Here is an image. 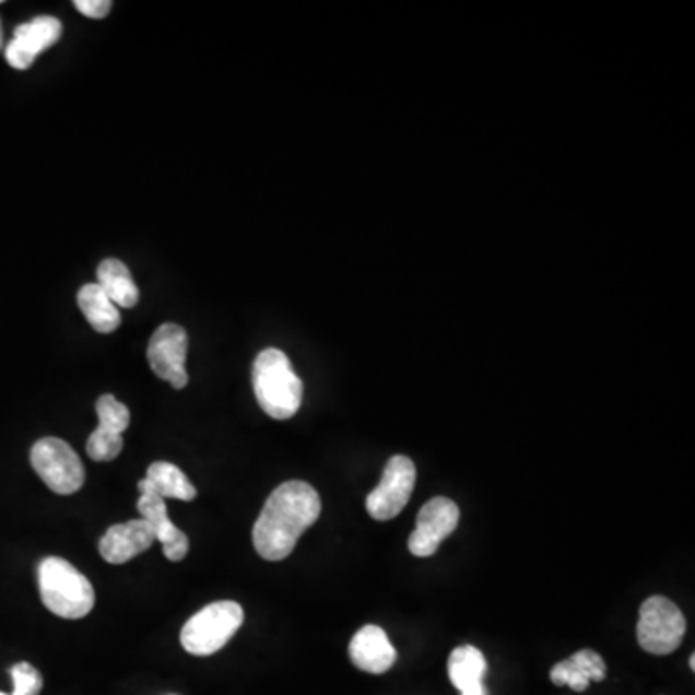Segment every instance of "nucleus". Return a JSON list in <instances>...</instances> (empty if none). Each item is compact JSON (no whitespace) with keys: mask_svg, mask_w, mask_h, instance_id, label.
Returning <instances> with one entry per match:
<instances>
[{"mask_svg":"<svg viewBox=\"0 0 695 695\" xmlns=\"http://www.w3.org/2000/svg\"><path fill=\"white\" fill-rule=\"evenodd\" d=\"M321 516V497L306 481H286L267 498L254 526L259 556L276 563L292 555L299 538Z\"/></svg>","mask_w":695,"mask_h":695,"instance_id":"nucleus-1","label":"nucleus"},{"mask_svg":"<svg viewBox=\"0 0 695 695\" xmlns=\"http://www.w3.org/2000/svg\"><path fill=\"white\" fill-rule=\"evenodd\" d=\"M254 390L261 410L273 420H290L302 405L304 385L292 369L288 356L267 348L254 364Z\"/></svg>","mask_w":695,"mask_h":695,"instance_id":"nucleus-2","label":"nucleus"},{"mask_svg":"<svg viewBox=\"0 0 695 695\" xmlns=\"http://www.w3.org/2000/svg\"><path fill=\"white\" fill-rule=\"evenodd\" d=\"M42 601L50 613L60 619H83L92 613L95 591L90 579L75 570L64 558L49 556L39 564Z\"/></svg>","mask_w":695,"mask_h":695,"instance_id":"nucleus-3","label":"nucleus"},{"mask_svg":"<svg viewBox=\"0 0 695 695\" xmlns=\"http://www.w3.org/2000/svg\"><path fill=\"white\" fill-rule=\"evenodd\" d=\"M244 624V609L236 601H216L184 624L180 641L188 653L209 657L221 651Z\"/></svg>","mask_w":695,"mask_h":695,"instance_id":"nucleus-4","label":"nucleus"},{"mask_svg":"<svg viewBox=\"0 0 695 695\" xmlns=\"http://www.w3.org/2000/svg\"><path fill=\"white\" fill-rule=\"evenodd\" d=\"M686 636V619L667 597L653 596L639 609L637 641L651 655H671Z\"/></svg>","mask_w":695,"mask_h":695,"instance_id":"nucleus-5","label":"nucleus"},{"mask_svg":"<svg viewBox=\"0 0 695 695\" xmlns=\"http://www.w3.org/2000/svg\"><path fill=\"white\" fill-rule=\"evenodd\" d=\"M32 466L43 483L57 495H72L85 481V468L64 440L45 437L32 448Z\"/></svg>","mask_w":695,"mask_h":695,"instance_id":"nucleus-6","label":"nucleus"},{"mask_svg":"<svg viewBox=\"0 0 695 695\" xmlns=\"http://www.w3.org/2000/svg\"><path fill=\"white\" fill-rule=\"evenodd\" d=\"M415 463L405 456H392L382 480L365 500V508L373 520L387 521L404 510L415 487Z\"/></svg>","mask_w":695,"mask_h":695,"instance_id":"nucleus-7","label":"nucleus"},{"mask_svg":"<svg viewBox=\"0 0 695 695\" xmlns=\"http://www.w3.org/2000/svg\"><path fill=\"white\" fill-rule=\"evenodd\" d=\"M188 356V334L180 325L165 323L153 332L148 348L151 369L158 379L168 381L173 389L182 390L188 385L186 373Z\"/></svg>","mask_w":695,"mask_h":695,"instance_id":"nucleus-8","label":"nucleus"},{"mask_svg":"<svg viewBox=\"0 0 695 695\" xmlns=\"http://www.w3.org/2000/svg\"><path fill=\"white\" fill-rule=\"evenodd\" d=\"M460 508L447 497L431 498L417 514L415 530L408 539V549L414 556H433L440 543L458 528Z\"/></svg>","mask_w":695,"mask_h":695,"instance_id":"nucleus-9","label":"nucleus"},{"mask_svg":"<svg viewBox=\"0 0 695 695\" xmlns=\"http://www.w3.org/2000/svg\"><path fill=\"white\" fill-rule=\"evenodd\" d=\"M62 35L60 20L52 16H39L17 25L12 42L7 47V60L16 70H27L43 50L57 45Z\"/></svg>","mask_w":695,"mask_h":695,"instance_id":"nucleus-10","label":"nucleus"},{"mask_svg":"<svg viewBox=\"0 0 695 695\" xmlns=\"http://www.w3.org/2000/svg\"><path fill=\"white\" fill-rule=\"evenodd\" d=\"M140 488L138 510H140L141 520L148 521L155 531V541L163 545L166 558L173 563H180L190 551V541L186 538V533L178 530L168 518L165 498L158 497L150 488Z\"/></svg>","mask_w":695,"mask_h":695,"instance_id":"nucleus-11","label":"nucleus"},{"mask_svg":"<svg viewBox=\"0 0 695 695\" xmlns=\"http://www.w3.org/2000/svg\"><path fill=\"white\" fill-rule=\"evenodd\" d=\"M155 543V531L145 520H130L108 528L99 543V553L107 563L125 564L145 553Z\"/></svg>","mask_w":695,"mask_h":695,"instance_id":"nucleus-12","label":"nucleus"},{"mask_svg":"<svg viewBox=\"0 0 695 695\" xmlns=\"http://www.w3.org/2000/svg\"><path fill=\"white\" fill-rule=\"evenodd\" d=\"M348 653L360 671L369 674H385L390 671L398 657L387 632L375 624L357 629L356 636L350 641Z\"/></svg>","mask_w":695,"mask_h":695,"instance_id":"nucleus-13","label":"nucleus"},{"mask_svg":"<svg viewBox=\"0 0 695 695\" xmlns=\"http://www.w3.org/2000/svg\"><path fill=\"white\" fill-rule=\"evenodd\" d=\"M487 659L478 647L460 646L448 657V679L460 695H488L483 679Z\"/></svg>","mask_w":695,"mask_h":695,"instance_id":"nucleus-14","label":"nucleus"},{"mask_svg":"<svg viewBox=\"0 0 695 695\" xmlns=\"http://www.w3.org/2000/svg\"><path fill=\"white\" fill-rule=\"evenodd\" d=\"M97 284L105 290V294L113 299L116 307L130 309L140 302L138 284L133 282L130 269L120 259L108 257L101 261V266L97 267Z\"/></svg>","mask_w":695,"mask_h":695,"instance_id":"nucleus-15","label":"nucleus"},{"mask_svg":"<svg viewBox=\"0 0 695 695\" xmlns=\"http://www.w3.org/2000/svg\"><path fill=\"white\" fill-rule=\"evenodd\" d=\"M138 487L153 491L161 498H178L190 503L198 495L186 473L170 462L151 463L148 475L138 483Z\"/></svg>","mask_w":695,"mask_h":695,"instance_id":"nucleus-16","label":"nucleus"},{"mask_svg":"<svg viewBox=\"0 0 695 695\" xmlns=\"http://www.w3.org/2000/svg\"><path fill=\"white\" fill-rule=\"evenodd\" d=\"M78 307L85 315L87 323L101 334L115 332L120 327V311L108 298L99 284H83L78 292Z\"/></svg>","mask_w":695,"mask_h":695,"instance_id":"nucleus-17","label":"nucleus"},{"mask_svg":"<svg viewBox=\"0 0 695 695\" xmlns=\"http://www.w3.org/2000/svg\"><path fill=\"white\" fill-rule=\"evenodd\" d=\"M97 415H99L101 429L110 431L116 435H122L130 425V410L128 405L118 402L113 394H103L97 400Z\"/></svg>","mask_w":695,"mask_h":695,"instance_id":"nucleus-18","label":"nucleus"},{"mask_svg":"<svg viewBox=\"0 0 695 695\" xmlns=\"http://www.w3.org/2000/svg\"><path fill=\"white\" fill-rule=\"evenodd\" d=\"M122 447H125L122 435H116V433L97 427L90 435L85 450H87L90 458L97 460V462H110L122 452Z\"/></svg>","mask_w":695,"mask_h":695,"instance_id":"nucleus-19","label":"nucleus"},{"mask_svg":"<svg viewBox=\"0 0 695 695\" xmlns=\"http://www.w3.org/2000/svg\"><path fill=\"white\" fill-rule=\"evenodd\" d=\"M10 676L14 682L12 695H39L43 690L42 672L30 662H17L10 669Z\"/></svg>","mask_w":695,"mask_h":695,"instance_id":"nucleus-20","label":"nucleus"},{"mask_svg":"<svg viewBox=\"0 0 695 695\" xmlns=\"http://www.w3.org/2000/svg\"><path fill=\"white\" fill-rule=\"evenodd\" d=\"M570 661L589 682H603L606 679V664L603 657L596 653L593 649H581L578 653L572 655Z\"/></svg>","mask_w":695,"mask_h":695,"instance_id":"nucleus-21","label":"nucleus"},{"mask_svg":"<svg viewBox=\"0 0 695 695\" xmlns=\"http://www.w3.org/2000/svg\"><path fill=\"white\" fill-rule=\"evenodd\" d=\"M551 680H553V684H556V686H568L572 687L574 692H586L589 684H591V682L574 667V662H572L570 659L556 662L555 667H553V671H551Z\"/></svg>","mask_w":695,"mask_h":695,"instance_id":"nucleus-22","label":"nucleus"},{"mask_svg":"<svg viewBox=\"0 0 695 695\" xmlns=\"http://www.w3.org/2000/svg\"><path fill=\"white\" fill-rule=\"evenodd\" d=\"M74 7L78 12H82L83 16L101 20V17L108 16V12L113 9V2L110 0H75Z\"/></svg>","mask_w":695,"mask_h":695,"instance_id":"nucleus-23","label":"nucleus"},{"mask_svg":"<svg viewBox=\"0 0 695 695\" xmlns=\"http://www.w3.org/2000/svg\"><path fill=\"white\" fill-rule=\"evenodd\" d=\"M690 669H692V671H695V655H692V657H690Z\"/></svg>","mask_w":695,"mask_h":695,"instance_id":"nucleus-24","label":"nucleus"},{"mask_svg":"<svg viewBox=\"0 0 695 695\" xmlns=\"http://www.w3.org/2000/svg\"><path fill=\"white\" fill-rule=\"evenodd\" d=\"M0 45H2V34H0Z\"/></svg>","mask_w":695,"mask_h":695,"instance_id":"nucleus-25","label":"nucleus"},{"mask_svg":"<svg viewBox=\"0 0 695 695\" xmlns=\"http://www.w3.org/2000/svg\"><path fill=\"white\" fill-rule=\"evenodd\" d=\"M0 695H9V694H4V692H0Z\"/></svg>","mask_w":695,"mask_h":695,"instance_id":"nucleus-26","label":"nucleus"}]
</instances>
